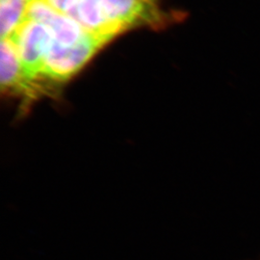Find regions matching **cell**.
Here are the masks:
<instances>
[{
    "label": "cell",
    "instance_id": "2",
    "mask_svg": "<svg viewBox=\"0 0 260 260\" xmlns=\"http://www.w3.org/2000/svg\"><path fill=\"white\" fill-rule=\"evenodd\" d=\"M111 40L106 36L85 32L75 44L69 47L53 41L44 63L42 77L54 82L69 80Z\"/></svg>",
    "mask_w": 260,
    "mask_h": 260
},
{
    "label": "cell",
    "instance_id": "3",
    "mask_svg": "<svg viewBox=\"0 0 260 260\" xmlns=\"http://www.w3.org/2000/svg\"><path fill=\"white\" fill-rule=\"evenodd\" d=\"M19 51V59L28 81L36 87L48 50L53 43L49 28L37 21L23 19L10 36Z\"/></svg>",
    "mask_w": 260,
    "mask_h": 260
},
{
    "label": "cell",
    "instance_id": "8",
    "mask_svg": "<svg viewBox=\"0 0 260 260\" xmlns=\"http://www.w3.org/2000/svg\"><path fill=\"white\" fill-rule=\"evenodd\" d=\"M25 1H27V2H29V1H31V0H25Z\"/></svg>",
    "mask_w": 260,
    "mask_h": 260
},
{
    "label": "cell",
    "instance_id": "6",
    "mask_svg": "<svg viewBox=\"0 0 260 260\" xmlns=\"http://www.w3.org/2000/svg\"><path fill=\"white\" fill-rule=\"evenodd\" d=\"M27 1L0 0L1 39L9 38L25 19Z\"/></svg>",
    "mask_w": 260,
    "mask_h": 260
},
{
    "label": "cell",
    "instance_id": "1",
    "mask_svg": "<svg viewBox=\"0 0 260 260\" xmlns=\"http://www.w3.org/2000/svg\"><path fill=\"white\" fill-rule=\"evenodd\" d=\"M73 18L86 32L111 39L161 19L156 0H79Z\"/></svg>",
    "mask_w": 260,
    "mask_h": 260
},
{
    "label": "cell",
    "instance_id": "7",
    "mask_svg": "<svg viewBox=\"0 0 260 260\" xmlns=\"http://www.w3.org/2000/svg\"><path fill=\"white\" fill-rule=\"evenodd\" d=\"M51 8L68 15L73 18V15L79 3V0H43Z\"/></svg>",
    "mask_w": 260,
    "mask_h": 260
},
{
    "label": "cell",
    "instance_id": "4",
    "mask_svg": "<svg viewBox=\"0 0 260 260\" xmlns=\"http://www.w3.org/2000/svg\"><path fill=\"white\" fill-rule=\"evenodd\" d=\"M46 25L53 35V41L69 47L75 44L86 32L74 18L51 8L43 0L27 2L25 19Z\"/></svg>",
    "mask_w": 260,
    "mask_h": 260
},
{
    "label": "cell",
    "instance_id": "5",
    "mask_svg": "<svg viewBox=\"0 0 260 260\" xmlns=\"http://www.w3.org/2000/svg\"><path fill=\"white\" fill-rule=\"evenodd\" d=\"M1 88L3 92L10 93L33 94L37 90L26 79L19 51L15 43L10 39H1Z\"/></svg>",
    "mask_w": 260,
    "mask_h": 260
}]
</instances>
